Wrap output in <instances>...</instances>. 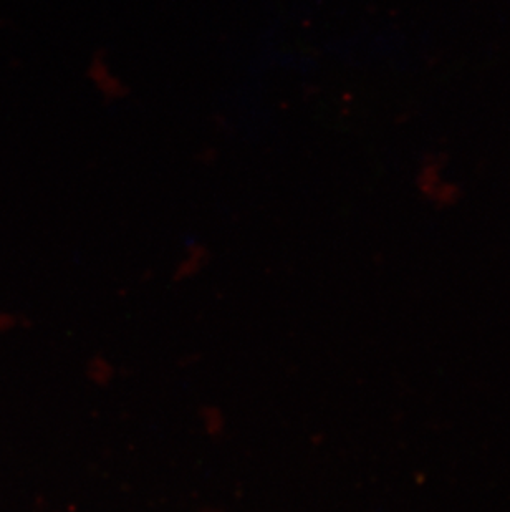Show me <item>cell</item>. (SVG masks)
Masks as SVG:
<instances>
[{
    "label": "cell",
    "instance_id": "cell-1",
    "mask_svg": "<svg viewBox=\"0 0 510 512\" xmlns=\"http://www.w3.org/2000/svg\"><path fill=\"white\" fill-rule=\"evenodd\" d=\"M207 262H209V252L206 247H189L176 264L173 272L174 282H188L198 277L206 269Z\"/></svg>",
    "mask_w": 510,
    "mask_h": 512
},
{
    "label": "cell",
    "instance_id": "cell-3",
    "mask_svg": "<svg viewBox=\"0 0 510 512\" xmlns=\"http://www.w3.org/2000/svg\"><path fill=\"white\" fill-rule=\"evenodd\" d=\"M199 423H201L204 433L209 438H212V440H217V438H221L226 433L227 418L221 406H201L199 408Z\"/></svg>",
    "mask_w": 510,
    "mask_h": 512
},
{
    "label": "cell",
    "instance_id": "cell-2",
    "mask_svg": "<svg viewBox=\"0 0 510 512\" xmlns=\"http://www.w3.org/2000/svg\"><path fill=\"white\" fill-rule=\"evenodd\" d=\"M85 377L95 387H110L116 378V365L103 353H95L85 363Z\"/></svg>",
    "mask_w": 510,
    "mask_h": 512
}]
</instances>
